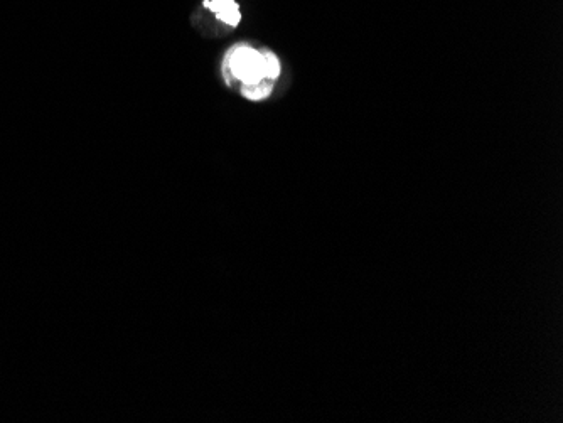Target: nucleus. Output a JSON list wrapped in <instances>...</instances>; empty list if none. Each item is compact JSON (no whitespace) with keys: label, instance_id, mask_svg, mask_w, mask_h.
Instances as JSON below:
<instances>
[{"label":"nucleus","instance_id":"obj_1","mask_svg":"<svg viewBox=\"0 0 563 423\" xmlns=\"http://www.w3.org/2000/svg\"><path fill=\"white\" fill-rule=\"evenodd\" d=\"M282 65L272 51H258L248 44H236L223 59V76L228 85L238 81L242 88L262 85L279 80Z\"/></svg>","mask_w":563,"mask_h":423},{"label":"nucleus","instance_id":"obj_2","mask_svg":"<svg viewBox=\"0 0 563 423\" xmlns=\"http://www.w3.org/2000/svg\"><path fill=\"white\" fill-rule=\"evenodd\" d=\"M204 7L215 12L216 17L228 26L236 27L242 21V12L235 0H204Z\"/></svg>","mask_w":563,"mask_h":423}]
</instances>
